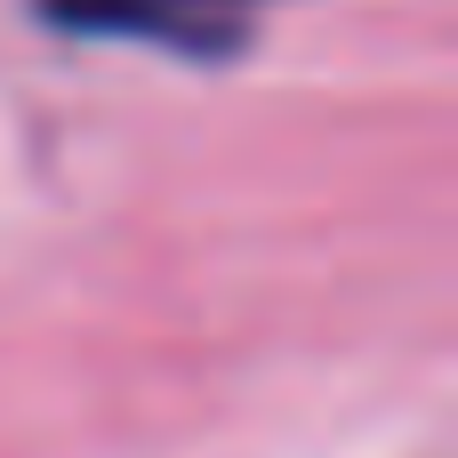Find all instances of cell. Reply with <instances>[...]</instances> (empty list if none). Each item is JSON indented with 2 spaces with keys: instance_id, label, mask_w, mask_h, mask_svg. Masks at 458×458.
<instances>
[{
  "instance_id": "1",
  "label": "cell",
  "mask_w": 458,
  "mask_h": 458,
  "mask_svg": "<svg viewBox=\"0 0 458 458\" xmlns=\"http://www.w3.org/2000/svg\"><path fill=\"white\" fill-rule=\"evenodd\" d=\"M32 16L72 40H137L177 64H233L258 48L266 0H32Z\"/></svg>"
}]
</instances>
